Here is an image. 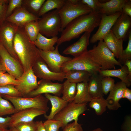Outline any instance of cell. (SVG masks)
<instances>
[{
	"label": "cell",
	"instance_id": "30",
	"mask_svg": "<svg viewBox=\"0 0 131 131\" xmlns=\"http://www.w3.org/2000/svg\"><path fill=\"white\" fill-rule=\"evenodd\" d=\"M66 0H47L45 1L38 14V17L42 16L55 9L60 10L65 4Z\"/></svg>",
	"mask_w": 131,
	"mask_h": 131
},
{
	"label": "cell",
	"instance_id": "54",
	"mask_svg": "<svg viewBox=\"0 0 131 131\" xmlns=\"http://www.w3.org/2000/svg\"><path fill=\"white\" fill-rule=\"evenodd\" d=\"M91 131H103L100 128H98L94 129Z\"/></svg>",
	"mask_w": 131,
	"mask_h": 131
},
{
	"label": "cell",
	"instance_id": "29",
	"mask_svg": "<svg viewBox=\"0 0 131 131\" xmlns=\"http://www.w3.org/2000/svg\"><path fill=\"white\" fill-rule=\"evenodd\" d=\"M77 84L70 82L66 80L63 83L61 98L69 103L73 101L76 91Z\"/></svg>",
	"mask_w": 131,
	"mask_h": 131
},
{
	"label": "cell",
	"instance_id": "21",
	"mask_svg": "<svg viewBox=\"0 0 131 131\" xmlns=\"http://www.w3.org/2000/svg\"><path fill=\"white\" fill-rule=\"evenodd\" d=\"M103 40L108 48L114 54L115 58H120L123 50V41L117 38L111 30L105 36Z\"/></svg>",
	"mask_w": 131,
	"mask_h": 131
},
{
	"label": "cell",
	"instance_id": "46",
	"mask_svg": "<svg viewBox=\"0 0 131 131\" xmlns=\"http://www.w3.org/2000/svg\"><path fill=\"white\" fill-rule=\"evenodd\" d=\"M122 9L123 13L131 17V0H128L123 5Z\"/></svg>",
	"mask_w": 131,
	"mask_h": 131
},
{
	"label": "cell",
	"instance_id": "49",
	"mask_svg": "<svg viewBox=\"0 0 131 131\" xmlns=\"http://www.w3.org/2000/svg\"><path fill=\"white\" fill-rule=\"evenodd\" d=\"M124 65L126 66L127 67L128 72V79L129 81L131 82V60L126 61Z\"/></svg>",
	"mask_w": 131,
	"mask_h": 131
},
{
	"label": "cell",
	"instance_id": "40",
	"mask_svg": "<svg viewBox=\"0 0 131 131\" xmlns=\"http://www.w3.org/2000/svg\"><path fill=\"white\" fill-rule=\"evenodd\" d=\"M13 127L19 131H35L36 124V122L33 121L19 123Z\"/></svg>",
	"mask_w": 131,
	"mask_h": 131
},
{
	"label": "cell",
	"instance_id": "36",
	"mask_svg": "<svg viewBox=\"0 0 131 131\" xmlns=\"http://www.w3.org/2000/svg\"><path fill=\"white\" fill-rule=\"evenodd\" d=\"M21 82L8 73H2L0 77V85H11L16 86L19 85Z\"/></svg>",
	"mask_w": 131,
	"mask_h": 131
},
{
	"label": "cell",
	"instance_id": "15",
	"mask_svg": "<svg viewBox=\"0 0 131 131\" xmlns=\"http://www.w3.org/2000/svg\"><path fill=\"white\" fill-rule=\"evenodd\" d=\"M37 78L32 69H31L24 72L19 79L21 81L20 83L15 87L22 97H25L38 87Z\"/></svg>",
	"mask_w": 131,
	"mask_h": 131
},
{
	"label": "cell",
	"instance_id": "47",
	"mask_svg": "<svg viewBox=\"0 0 131 131\" xmlns=\"http://www.w3.org/2000/svg\"><path fill=\"white\" fill-rule=\"evenodd\" d=\"M11 119L10 116L3 117L0 116V128L9 127Z\"/></svg>",
	"mask_w": 131,
	"mask_h": 131
},
{
	"label": "cell",
	"instance_id": "22",
	"mask_svg": "<svg viewBox=\"0 0 131 131\" xmlns=\"http://www.w3.org/2000/svg\"><path fill=\"white\" fill-rule=\"evenodd\" d=\"M44 96L50 102L51 108L49 114L44 116L47 120L53 119L55 116L66 106L68 102L59 96L49 94H44Z\"/></svg>",
	"mask_w": 131,
	"mask_h": 131
},
{
	"label": "cell",
	"instance_id": "16",
	"mask_svg": "<svg viewBox=\"0 0 131 131\" xmlns=\"http://www.w3.org/2000/svg\"><path fill=\"white\" fill-rule=\"evenodd\" d=\"M46 113L43 110L34 108L21 110L11 115L9 127H13L19 123L33 121L36 117L44 115Z\"/></svg>",
	"mask_w": 131,
	"mask_h": 131
},
{
	"label": "cell",
	"instance_id": "41",
	"mask_svg": "<svg viewBox=\"0 0 131 131\" xmlns=\"http://www.w3.org/2000/svg\"><path fill=\"white\" fill-rule=\"evenodd\" d=\"M81 3L87 5L93 12H98L101 9V2L98 0H81Z\"/></svg>",
	"mask_w": 131,
	"mask_h": 131
},
{
	"label": "cell",
	"instance_id": "31",
	"mask_svg": "<svg viewBox=\"0 0 131 131\" xmlns=\"http://www.w3.org/2000/svg\"><path fill=\"white\" fill-rule=\"evenodd\" d=\"M89 102L90 107L94 110L97 115H101L106 110V101L103 96L92 98Z\"/></svg>",
	"mask_w": 131,
	"mask_h": 131
},
{
	"label": "cell",
	"instance_id": "10",
	"mask_svg": "<svg viewBox=\"0 0 131 131\" xmlns=\"http://www.w3.org/2000/svg\"><path fill=\"white\" fill-rule=\"evenodd\" d=\"M58 46L57 45L55 49L51 51H44L38 49L40 56L43 60L49 69L56 72H61L63 65L72 58L61 55L59 53Z\"/></svg>",
	"mask_w": 131,
	"mask_h": 131
},
{
	"label": "cell",
	"instance_id": "1",
	"mask_svg": "<svg viewBox=\"0 0 131 131\" xmlns=\"http://www.w3.org/2000/svg\"><path fill=\"white\" fill-rule=\"evenodd\" d=\"M101 15L92 12L80 16L70 22L62 31L56 43L59 46L63 43L78 37L83 33L92 32L99 25Z\"/></svg>",
	"mask_w": 131,
	"mask_h": 131
},
{
	"label": "cell",
	"instance_id": "58",
	"mask_svg": "<svg viewBox=\"0 0 131 131\" xmlns=\"http://www.w3.org/2000/svg\"></svg>",
	"mask_w": 131,
	"mask_h": 131
},
{
	"label": "cell",
	"instance_id": "6",
	"mask_svg": "<svg viewBox=\"0 0 131 131\" xmlns=\"http://www.w3.org/2000/svg\"><path fill=\"white\" fill-rule=\"evenodd\" d=\"M4 98L10 101L14 106L16 112L21 110L34 108L43 110L46 112L49 110V100L42 95L32 97H13L2 95Z\"/></svg>",
	"mask_w": 131,
	"mask_h": 131
},
{
	"label": "cell",
	"instance_id": "20",
	"mask_svg": "<svg viewBox=\"0 0 131 131\" xmlns=\"http://www.w3.org/2000/svg\"><path fill=\"white\" fill-rule=\"evenodd\" d=\"M92 32H87L77 41L70 45L63 52L66 55H70L74 57L78 56L88 50L87 48L89 43V38Z\"/></svg>",
	"mask_w": 131,
	"mask_h": 131
},
{
	"label": "cell",
	"instance_id": "27",
	"mask_svg": "<svg viewBox=\"0 0 131 131\" xmlns=\"http://www.w3.org/2000/svg\"><path fill=\"white\" fill-rule=\"evenodd\" d=\"M88 82H82L76 84V93L73 102L76 103L89 102L92 99L89 93Z\"/></svg>",
	"mask_w": 131,
	"mask_h": 131
},
{
	"label": "cell",
	"instance_id": "55",
	"mask_svg": "<svg viewBox=\"0 0 131 131\" xmlns=\"http://www.w3.org/2000/svg\"><path fill=\"white\" fill-rule=\"evenodd\" d=\"M6 71L4 70H2L0 71V77L2 73H5Z\"/></svg>",
	"mask_w": 131,
	"mask_h": 131
},
{
	"label": "cell",
	"instance_id": "26",
	"mask_svg": "<svg viewBox=\"0 0 131 131\" xmlns=\"http://www.w3.org/2000/svg\"><path fill=\"white\" fill-rule=\"evenodd\" d=\"M58 38L57 36L48 38L39 33L35 41L32 42L39 49L44 51H51L55 48L54 46Z\"/></svg>",
	"mask_w": 131,
	"mask_h": 131
},
{
	"label": "cell",
	"instance_id": "43",
	"mask_svg": "<svg viewBox=\"0 0 131 131\" xmlns=\"http://www.w3.org/2000/svg\"><path fill=\"white\" fill-rule=\"evenodd\" d=\"M8 0H3L0 3V26L6 20Z\"/></svg>",
	"mask_w": 131,
	"mask_h": 131
},
{
	"label": "cell",
	"instance_id": "3",
	"mask_svg": "<svg viewBox=\"0 0 131 131\" xmlns=\"http://www.w3.org/2000/svg\"><path fill=\"white\" fill-rule=\"evenodd\" d=\"M88 51L91 59L100 66L101 70L115 69L116 65L122 66L103 41H99L97 46Z\"/></svg>",
	"mask_w": 131,
	"mask_h": 131
},
{
	"label": "cell",
	"instance_id": "18",
	"mask_svg": "<svg viewBox=\"0 0 131 131\" xmlns=\"http://www.w3.org/2000/svg\"><path fill=\"white\" fill-rule=\"evenodd\" d=\"M131 17L123 12L117 19L111 30L118 39L123 41L128 38L131 30Z\"/></svg>",
	"mask_w": 131,
	"mask_h": 131
},
{
	"label": "cell",
	"instance_id": "35",
	"mask_svg": "<svg viewBox=\"0 0 131 131\" xmlns=\"http://www.w3.org/2000/svg\"><path fill=\"white\" fill-rule=\"evenodd\" d=\"M128 42L126 49L123 50L120 58L118 61L122 65H124L127 61L131 60V30L130 31L128 34Z\"/></svg>",
	"mask_w": 131,
	"mask_h": 131
},
{
	"label": "cell",
	"instance_id": "57",
	"mask_svg": "<svg viewBox=\"0 0 131 131\" xmlns=\"http://www.w3.org/2000/svg\"></svg>",
	"mask_w": 131,
	"mask_h": 131
},
{
	"label": "cell",
	"instance_id": "4",
	"mask_svg": "<svg viewBox=\"0 0 131 131\" xmlns=\"http://www.w3.org/2000/svg\"><path fill=\"white\" fill-rule=\"evenodd\" d=\"M101 69L100 66L91 59L88 50L64 63L61 67V71L66 73L71 70H81L92 74L98 73Z\"/></svg>",
	"mask_w": 131,
	"mask_h": 131
},
{
	"label": "cell",
	"instance_id": "33",
	"mask_svg": "<svg viewBox=\"0 0 131 131\" xmlns=\"http://www.w3.org/2000/svg\"><path fill=\"white\" fill-rule=\"evenodd\" d=\"M16 112L13 105L0 95V116L13 114Z\"/></svg>",
	"mask_w": 131,
	"mask_h": 131
},
{
	"label": "cell",
	"instance_id": "11",
	"mask_svg": "<svg viewBox=\"0 0 131 131\" xmlns=\"http://www.w3.org/2000/svg\"><path fill=\"white\" fill-rule=\"evenodd\" d=\"M18 27L5 20L0 26V43L13 57L19 60L13 47L14 38Z\"/></svg>",
	"mask_w": 131,
	"mask_h": 131
},
{
	"label": "cell",
	"instance_id": "32",
	"mask_svg": "<svg viewBox=\"0 0 131 131\" xmlns=\"http://www.w3.org/2000/svg\"><path fill=\"white\" fill-rule=\"evenodd\" d=\"M23 26L30 40L32 42L34 41L39 33L38 20L28 22L25 24Z\"/></svg>",
	"mask_w": 131,
	"mask_h": 131
},
{
	"label": "cell",
	"instance_id": "24",
	"mask_svg": "<svg viewBox=\"0 0 131 131\" xmlns=\"http://www.w3.org/2000/svg\"><path fill=\"white\" fill-rule=\"evenodd\" d=\"M103 77L98 73L92 74L87 82L90 94L93 98L104 96L102 91L101 80Z\"/></svg>",
	"mask_w": 131,
	"mask_h": 131
},
{
	"label": "cell",
	"instance_id": "12",
	"mask_svg": "<svg viewBox=\"0 0 131 131\" xmlns=\"http://www.w3.org/2000/svg\"><path fill=\"white\" fill-rule=\"evenodd\" d=\"M32 69L37 78L41 79L62 82L65 79V73H56L51 71L40 56L37 59Z\"/></svg>",
	"mask_w": 131,
	"mask_h": 131
},
{
	"label": "cell",
	"instance_id": "42",
	"mask_svg": "<svg viewBox=\"0 0 131 131\" xmlns=\"http://www.w3.org/2000/svg\"><path fill=\"white\" fill-rule=\"evenodd\" d=\"M22 0H9L7 13L6 17L10 15L14 10L21 6Z\"/></svg>",
	"mask_w": 131,
	"mask_h": 131
},
{
	"label": "cell",
	"instance_id": "9",
	"mask_svg": "<svg viewBox=\"0 0 131 131\" xmlns=\"http://www.w3.org/2000/svg\"><path fill=\"white\" fill-rule=\"evenodd\" d=\"M0 57L4 70L19 80L24 72L19 61L13 57L0 43Z\"/></svg>",
	"mask_w": 131,
	"mask_h": 131
},
{
	"label": "cell",
	"instance_id": "28",
	"mask_svg": "<svg viewBox=\"0 0 131 131\" xmlns=\"http://www.w3.org/2000/svg\"><path fill=\"white\" fill-rule=\"evenodd\" d=\"M92 74L88 72L73 70L65 73V79L70 82L77 84L88 82Z\"/></svg>",
	"mask_w": 131,
	"mask_h": 131
},
{
	"label": "cell",
	"instance_id": "23",
	"mask_svg": "<svg viewBox=\"0 0 131 131\" xmlns=\"http://www.w3.org/2000/svg\"><path fill=\"white\" fill-rule=\"evenodd\" d=\"M128 0H111L101 2L99 13L110 15L118 12H122V7Z\"/></svg>",
	"mask_w": 131,
	"mask_h": 131
},
{
	"label": "cell",
	"instance_id": "14",
	"mask_svg": "<svg viewBox=\"0 0 131 131\" xmlns=\"http://www.w3.org/2000/svg\"><path fill=\"white\" fill-rule=\"evenodd\" d=\"M38 87L25 97H32L43 94H51L59 97L62 94L63 83H54L51 81L41 79L38 82Z\"/></svg>",
	"mask_w": 131,
	"mask_h": 131
},
{
	"label": "cell",
	"instance_id": "48",
	"mask_svg": "<svg viewBox=\"0 0 131 131\" xmlns=\"http://www.w3.org/2000/svg\"><path fill=\"white\" fill-rule=\"evenodd\" d=\"M123 98L127 99L130 101H131V90L126 88L124 90L123 95Z\"/></svg>",
	"mask_w": 131,
	"mask_h": 131
},
{
	"label": "cell",
	"instance_id": "39",
	"mask_svg": "<svg viewBox=\"0 0 131 131\" xmlns=\"http://www.w3.org/2000/svg\"><path fill=\"white\" fill-rule=\"evenodd\" d=\"M46 131H58L62 124L59 121L54 119H47L43 122Z\"/></svg>",
	"mask_w": 131,
	"mask_h": 131
},
{
	"label": "cell",
	"instance_id": "25",
	"mask_svg": "<svg viewBox=\"0 0 131 131\" xmlns=\"http://www.w3.org/2000/svg\"><path fill=\"white\" fill-rule=\"evenodd\" d=\"M98 73L102 77H117L120 79L121 81L125 83L127 87L131 85V82L129 81L127 78V67L125 65L122 66L121 68L117 69L100 70Z\"/></svg>",
	"mask_w": 131,
	"mask_h": 131
},
{
	"label": "cell",
	"instance_id": "5",
	"mask_svg": "<svg viewBox=\"0 0 131 131\" xmlns=\"http://www.w3.org/2000/svg\"><path fill=\"white\" fill-rule=\"evenodd\" d=\"M92 12L86 5L81 3L74 4L69 0H66L63 7L58 10L61 21L60 32H62L69 23L76 18Z\"/></svg>",
	"mask_w": 131,
	"mask_h": 131
},
{
	"label": "cell",
	"instance_id": "7",
	"mask_svg": "<svg viewBox=\"0 0 131 131\" xmlns=\"http://www.w3.org/2000/svg\"><path fill=\"white\" fill-rule=\"evenodd\" d=\"M38 20L39 33L47 37L57 36L60 31L61 21L58 10L47 13Z\"/></svg>",
	"mask_w": 131,
	"mask_h": 131
},
{
	"label": "cell",
	"instance_id": "53",
	"mask_svg": "<svg viewBox=\"0 0 131 131\" xmlns=\"http://www.w3.org/2000/svg\"><path fill=\"white\" fill-rule=\"evenodd\" d=\"M4 70V69L0 59V71Z\"/></svg>",
	"mask_w": 131,
	"mask_h": 131
},
{
	"label": "cell",
	"instance_id": "51",
	"mask_svg": "<svg viewBox=\"0 0 131 131\" xmlns=\"http://www.w3.org/2000/svg\"><path fill=\"white\" fill-rule=\"evenodd\" d=\"M9 131H19L14 127H9Z\"/></svg>",
	"mask_w": 131,
	"mask_h": 131
},
{
	"label": "cell",
	"instance_id": "52",
	"mask_svg": "<svg viewBox=\"0 0 131 131\" xmlns=\"http://www.w3.org/2000/svg\"><path fill=\"white\" fill-rule=\"evenodd\" d=\"M0 131H9L7 128H0Z\"/></svg>",
	"mask_w": 131,
	"mask_h": 131
},
{
	"label": "cell",
	"instance_id": "44",
	"mask_svg": "<svg viewBox=\"0 0 131 131\" xmlns=\"http://www.w3.org/2000/svg\"><path fill=\"white\" fill-rule=\"evenodd\" d=\"M63 131H83L82 125L74 121L68 123L63 129Z\"/></svg>",
	"mask_w": 131,
	"mask_h": 131
},
{
	"label": "cell",
	"instance_id": "38",
	"mask_svg": "<svg viewBox=\"0 0 131 131\" xmlns=\"http://www.w3.org/2000/svg\"><path fill=\"white\" fill-rule=\"evenodd\" d=\"M101 82L102 91L104 95H107L111 91L115 84V80L110 77H103Z\"/></svg>",
	"mask_w": 131,
	"mask_h": 131
},
{
	"label": "cell",
	"instance_id": "45",
	"mask_svg": "<svg viewBox=\"0 0 131 131\" xmlns=\"http://www.w3.org/2000/svg\"><path fill=\"white\" fill-rule=\"evenodd\" d=\"M122 131H131V116L128 115L125 117L121 126Z\"/></svg>",
	"mask_w": 131,
	"mask_h": 131
},
{
	"label": "cell",
	"instance_id": "8",
	"mask_svg": "<svg viewBox=\"0 0 131 131\" xmlns=\"http://www.w3.org/2000/svg\"><path fill=\"white\" fill-rule=\"evenodd\" d=\"M87 103H76L72 101L67 105L56 114L53 119L60 121L63 129L69 123L74 120L78 123V117L87 109Z\"/></svg>",
	"mask_w": 131,
	"mask_h": 131
},
{
	"label": "cell",
	"instance_id": "2",
	"mask_svg": "<svg viewBox=\"0 0 131 131\" xmlns=\"http://www.w3.org/2000/svg\"><path fill=\"white\" fill-rule=\"evenodd\" d=\"M13 47L24 72L32 68L40 57L39 49L29 38L23 26L18 27L14 38Z\"/></svg>",
	"mask_w": 131,
	"mask_h": 131
},
{
	"label": "cell",
	"instance_id": "50",
	"mask_svg": "<svg viewBox=\"0 0 131 131\" xmlns=\"http://www.w3.org/2000/svg\"><path fill=\"white\" fill-rule=\"evenodd\" d=\"M36 122V129L35 131H46L42 121H37Z\"/></svg>",
	"mask_w": 131,
	"mask_h": 131
},
{
	"label": "cell",
	"instance_id": "37",
	"mask_svg": "<svg viewBox=\"0 0 131 131\" xmlns=\"http://www.w3.org/2000/svg\"><path fill=\"white\" fill-rule=\"evenodd\" d=\"M6 95L15 97H22L21 94L13 85H0V95Z\"/></svg>",
	"mask_w": 131,
	"mask_h": 131
},
{
	"label": "cell",
	"instance_id": "19",
	"mask_svg": "<svg viewBox=\"0 0 131 131\" xmlns=\"http://www.w3.org/2000/svg\"><path fill=\"white\" fill-rule=\"evenodd\" d=\"M127 87L125 83L121 81L115 84L113 88L110 92L106 99L107 107L109 109L116 110L121 107L119 101L123 98V91Z\"/></svg>",
	"mask_w": 131,
	"mask_h": 131
},
{
	"label": "cell",
	"instance_id": "34",
	"mask_svg": "<svg viewBox=\"0 0 131 131\" xmlns=\"http://www.w3.org/2000/svg\"><path fill=\"white\" fill-rule=\"evenodd\" d=\"M45 0H23L22 4L33 13L38 14Z\"/></svg>",
	"mask_w": 131,
	"mask_h": 131
},
{
	"label": "cell",
	"instance_id": "56",
	"mask_svg": "<svg viewBox=\"0 0 131 131\" xmlns=\"http://www.w3.org/2000/svg\"><path fill=\"white\" fill-rule=\"evenodd\" d=\"M3 0H0V3L3 1Z\"/></svg>",
	"mask_w": 131,
	"mask_h": 131
},
{
	"label": "cell",
	"instance_id": "13",
	"mask_svg": "<svg viewBox=\"0 0 131 131\" xmlns=\"http://www.w3.org/2000/svg\"><path fill=\"white\" fill-rule=\"evenodd\" d=\"M122 12H118L110 15L101 14V19L98 28L90 38V42L94 43L98 41H103L104 37L111 30Z\"/></svg>",
	"mask_w": 131,
	"mask_h": 131
},
{
	"label": "cell",
	"instance_id": "17",
	"mask_svg": "<svg viewBox=\"0 0 131 131\" xmlns=\"http://www.w3.org/2000/svg\"><path fill=\"white\" fill-rule=\"evenodd\" d=\"M40 18L30 13L24 7L21 6L16 9L6 21L18 27L23 26L26 23L33 21L38 20Z\"/></svg>",
	"mask_w": 131,
	"mask_h": 131
}]
</instances>
